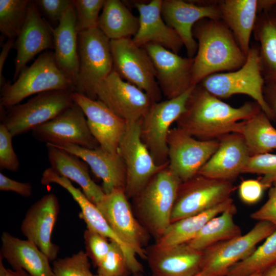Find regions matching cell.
I'll return each mask as SVG.
<instances>
[{
  "mask_svg": "<svg viewBox=\"0 0 276 276\" xmlns=\"http://www.w3.org/2000/svg\"><path fill=\"white\" fill-rule=\"evenodd\" d=\"M261 110L255 101L232 107L198 84L193 87L185 111L175 122L177 128L198 140H216L229 133L240 134L244 121Z\"/></svg>",
  "mask_w": 276,
  "mask_h": 276,
  "instance_id": "cell-1",
  "label": "cell"
},
{
  "mask_svg": "<svg viewBox=\"0 0 276 276\" xmlns=\"http://www.w3.org/2000/svg\"><path fill=\"white\" fill-rule=\"evenodd\" d=\"M193 34L198 44L192 68L193 85L209 75L237 70L245 63L246 56L221 19L199 20L193 27Z\"/></svg>",
  "mask_w": 276,
  "mask_h": 276,
  "instance_id": "cell-2",
  "label": "cell"
},
{
  "mask_svg": "<svg viewBox=\"0 0 276 276\" xmlns=\"http://www.w3.org/2000/svg\"><path fill=\"white\" fill-rule=\"evenodd\" d=\"M181 181L168 168L156 173L133 198V210L155 240L171 223V215Z\"/></svg>",
  "mask_w": 276,
  "mask_h": 276,
  "instance_id": "cell-3",
  "label": "cell"
},
{
  "mask_svg": "<svg viewBox=\"0 0 276 276\" xmlns=\"http://www.w3.org/2000/svg\"><path fill=\"white\" fill-rule=\"evenodd\" d=\"M75 91L74 83L57 65L53 52H44L24 68L12 84L1 87V107L8 108L36 94L57 90Z\"/></svg>",
  "mask_w": 276,
  "mask_h": 276,
  "instance_id": "cell-4",
  "label": "cell"
},
{
  "mask_svg": "<svg viewBox=\"0 0 276 276\" xmlns=\"http://www.w3.org/2000/svg\"><path fill=\"white\" fill-rule=\"evenodd\" d=\"M264 84L259 49L258 46L255 45L250 46L246 61L240 68L209 75L199 83L219 99L228 98L236 94L247 95L259 105L270 120H275L264 98Z\"/></svg>",
  "mask_w": 276,
  "mask_h": 276,
  "instance_id": "cell-5",
  "label": "cell"
},
{
  "mask_svg": "<svg viewBox=\"0 0 276 276\" xmlns=\"http://www.w3.org/2000/svg\"><path fill=\"white\" fill-rule=\"evenodd\" d=\"M79 70L75 91L97 100L96 89L114 70L110 40L98 28L78 33Z\"/></svg>",
  "mask_w": 276,
  "mask_h": 276,
  "instance_id": "cell-6",
  "label": "cell"
},
{
  "mask_svg": "<svg viewBox=\"0 0 276 276\" xmlns=\"http://www.w3.org/2000/svg\"><path fill=\"white\" fill-rule=\"evenodd\" d=\"M71 90H51L41 93L26 103L1 111V123L12 136L32 131L61 113L74 103Z\"/></svg>",
  "mask_w": 276,
  "mask_h": 276,
  "instance_id": "cell-7",
  "label": "cell"
},
{
  "mask_svg": "<svg viewBox=\"0 0 276 276\" xmlns=\"http://www.w3.org/2000/svg\"><path fill=\"white\" fill-rule=\"evenodd\" d=\"M194 86L175 98L153 102L140 120L142 141L159 167L168 165V133L171 125L185 111Z\"/></svg>",
  "mask_w": 276,
  "mask_h": 276,
  "instance_id": "cell-8",
  "label": "cell"
},
{
  "mask_svg": "<svg viewBox=\"0 0 276 276\" xmlns=\"http://www.w3.org/2000/svg\"><path fill=\"white\" fill-rule=\"evenodd\" d=\"M110 47L114 70L119 76L144 91L153 102L162 101L155 67L146 50L136 45L131 38L111 40Z\"/></svg>",
  "mask_w": 276,
  "mask_h": 276,
  "instance_id": "cell-9",
  "label": "cell"
},
{
  "mask_svg": "<svg viewBox=\"0 0 276 276\" xmlns=\"http://www.w3.org/2000/svg\"><path fill=\"white\" fill-rule=\"evenodd\" d=\"M275 229L268 222L258 221L246 234L210 246L202 251L199 273L206 276H225L232 266L248 257L257 244Z\"/></svg>",
  "mask_w": 276,
  "mask_h": 276,
  "instance_id": "cell-10",
  "label": "cell"
},
{
  "mask_svg": "<svg viewBox=\"0 0 276 276\" xmlns=\"http://www.w3.org/2000/svg\"><path fill=\"white\" fill-rule=\"evenodd\" d=\"M232 182L199 174L180 183L171 215V223L206 211L231 198Z\"/></svg>",
  "mask_w": 276,
  "mask_h": 276,
  "instance_id": "cell-11",
  "label": "cell"
},
{
  "mask_svg": "<svg viewBox=\"0 0 276 276\" xmlns=\"http://www.w3.org/2000/svg\"><path fill=\"white\" fill-rule=\"evenodd\" d=\"M96 205L119 238L136 256L146 259L145 247L150 235L134 215L125 190L119 189L105 194Z\"/></svg>",
  "mask_w": 276,
  "mask_h": 276,
  "instance_id": "cell-12",
  "label": "cell"
},
{
  "mask_svg": "<svg viewBox=\"0 0 276 276\" xmlns=\"http://www.w3.org/2000/svg\"><path fill=\"white\" fill-rule=\"evenodd\" d=\"M126 170L125 192L133 198L149 180L165 167L156 165L141 137L140 121L128 123L118 150Z\"/></svg>",
  "mask_w": 276,
  "mask_h": 276,
  "instance_id": "cell-13",
  "label": "cell"
},
{
  "mask_svg": "<svg viewBox=\"0 0 276 276\" xmlns=\"http://www.w3.org/2000/svg\"><path fill=\"white\" fill-rule=\"evenodd\" d=\"M168 168L185 181L197 175L219 146L218 139L198 140L177 127L167 137Z\"/></svg>",
  "mask_w": 276,
  "mask_h": 276,
  "instance_id": "cell-14",
  "label": "cell"
},
{
  "mask_svg": "<svg viewBox=\"0 0 276 276\" xmlns=\"http://www.w3.org/2000/svg\"><path fill=\"white\" fill-rule=\"evenodd\" d=\"M161 13L165 22L179 35L189 58L195 57L198 49L193 34L195 24L204 18L221 19L218 2L213 1L162 0Z\"/></svg>",
  "mask_w": 276,
  "mask_h": 276,
  "instance_id": "cell-15",
  "label": "cell"
},
{
  "mask_svg": "<svg viewBox=\"0 0 276 276\" xmlns=\"http://www.w3.org/2000/svg\"><path fill=\"white\" fill-rule=\"evenodd\" d=\"M97 100L128 123L140 121L154 102L144 91L123 80L113 70L97 87Z\"/></svg>",
  "mask_w": 276,
  "mask_h": 276,
  "instance_id": "cell-16",
  "label": "cell"
},
{
  "mask_svg": "<svg viewBox=\"0 0 276 276\" xmlns=\"http://www.w3.org/2000/svg\"><path fill=\"white\" fill-rule=\"evenodd\" d=\"M31 133L45 144L68 143L90 149L100 146L89 130L83 110L75 102L55 118L34 128Z\"/></svg>",
  "mask_w": 276,
  "mask_h": 276,
  "instance_id": "cell-17",
  "label": "cell"
},
{
  "mask_svg": "<svg viewBox=\"0 0 276 276\" xmlns=\"http://www.w3.org/2000/svg\"><path fill=\"white\" fill-rule=\"evenodd\" d=\"M143 47L153 62L157 83L166 99L178 97L194 86L192 83L194 58L182 57L154 44Z\"/></svg>",
  "mask_w": 276,
  "mask_h": 276,
  "instance_id": "cell-18",
  "label": "cell"
},
{
  "mask_svg": "<svg viewBox=\"0 0 276 276\" xmlns=\"http://www.w3.org/2000/svg\"><path fill=\"white\" fill-rule=\"evenodd\" d=\"M41 183L43 185L56 183L68 191L79 205L81 209L79 217L86 224L87 228L116 242L121 246L131 273L143 272V265L136 259L135 252L114 233L97 206L86 197L82 191L74 187L71 180L59 175L50 167L43 171Z\"/></svg>",
  "mask_w": 276,
  "mask_h": 276,
  "instance_id": "cell-19",
  "label": "cell"
},
{
  "mask_svg": "<svg viewBox=\"0 0 276 276\" xmlns=\"http://www.w3.org/2000/svg\"><path fill=\"white\" fill-rule=\"evenodd\" d=\"M73 98L83 110L89 130L100 146L110 153L118 154L128 122L99 100H93L75 91Z\"/></svg>",
  "mask_w": 276,
  "mask_h": 276,
  "instance_id": "cell-20",
  "label": "cell"
},
{
  "mask_svg": "<svg viewBox=\"0 0 276 276\" xmlns=\"http://www.w3.org/2000/svg\"><path fill=\"white\" fill-rule=\"evenodd\" d=\"M59 212L57 197L48 194L32 204L21 225L22 234L48 257L54 261L59 247L52 242V234Z\"/></svg>",
  "mask_w": 276,
  "mask_h": 276,
  "instance_id": "cell-21",
  "label": "cell"
},
{
  "mask_svg": "<svg viewBox=\"0 0 276 276\" xmlns=\"http://www.w3.org/2000/svg\"><path fill=\"white\" fill-rule=\"evenodd\" d=\"M218 140L220 143L218 149L197 174L232 182L242 173L250 155L240 133H229Z\"/></svg>",
  "mask_w": 276,
  "mask_h": 276,
  "instance_id": "cell-22",
  "label": "cell"
},
{
  "mask_svg": "<svg viewBox=\"0 0 276 276\" xmlns=\"http://www.w3.org/2000/svg\"><path fill=\"white\" fill-rule=\"evenodd\" d=\"M150 276H192L199 272L202 251L187 243L167 248L154 244L146 249Z\"/></svg>",
  "mask_w": 276,
  "mask_h": 276,
  "instance_id": "cell-23",
  "label": "cell"
},
{
  "mask_svg": "<svg viewBox=\"0 0 276 276\" xmlns=\"http://www.w3.org/2000/svg\"><path fill=\"white\" fill-rule=\"evenodd\" d=\"M162 3V0H152L146 4L135 3L139 13V27L132 39L140 47L152 43L178 54L183 44L176 31L163 19Z\"/></svg>",
  "mask_w": 276,
  "mask_h": 276,
  "instance_id": "cell-24",
  "label": "cell"
},
{
  "mask_svg": "<svg viewBox=\"0 0 276 276\" xmlns=\"http://www.w3.org/2000/svg\"><path fill=\"white\" fill-rule=\"evenodd\" d=\"M47 144L68 151L84 160L93 173L102 180V189L106 194L119 189L125 190V167L119 154L110 153L100 146L90 149L68 143Z\"/></svg>",
  "mask_w": 276,
  "mask_h": 276,
  "instance_id": "cell-25",
  "label": "cell"
},
{
  "mask_svg": "<svg viewBox=\"0 0 276 276\" xmlns=\"http://www.w3.org/2000/svg\"><path fill=\"white\" fill-rule=\"evenodd\" d=\"M50 31V26L41 18L34 1H30L25 22L15 42L14 79L36 55L47 49H54Z\"/></svg>",
  "mask_w": 276,
  "mask_h": 276,
  "instance_id": "cell-26",
  "label": "cell"
},
{
  "mask_svg": "<svg viewBox=\"0 0 276 276\" xmlns=\"http://www.w3.org/2000/svg\"><path fill=\"white\" fill-rule=\"evenodd\" d=\"M50 29L53 39L56 62L74 83L75 87L79 70V59L76 16L73 3L67 9L58 26L55 29L50 26Z\"/></svg>",
  "mask_w": 276,
  "mask_h": 276,
  "instance_id": "cell-27",
  "label": "cell"
},
{
  "mask_svg": "<svg viewBox=\"0 0 276 276\" xmlns=\"http://www.w3.org/2000/svg\"><path fill=\"white\" fill-rule=\"evenodd\" d=\"M0 257L13 269H21L31 276H53L50 260L33 243L5 232L1 236Z\"/></svg>",
  "mask_w": 276,
  "mask_h": 276,
  "instance_id": "cell-28",
  "label": "cell"
},
{
  "mask_svg": "<svg viewBox=\"0 0 276 276\" xmlns=\"http://www.w3.org/2000/svg\"><path fill=\"white\" fill-rule=\"evenodd\" d=\"M51 168L59 175L76 182L86 197L95 205L105 193L94 182L89 173L88 165L80 157L68 151L45 144Z\"/></svg>",
  "mask_w": 276,
  "mask_h": 276,
  "instance_id": "cell-29",
  "label": "cell"
},
{
  "mask_svg": "<svg viewBox=\"0 0 276 276\" xmlns=\"http://www.w3.org/2000/svg\"><path fill=\"white\" fill-rule=\"evenodd\" d=\"M221 20L233 33L246 56L259 14L258 0H224L218 2Z\"/></svg>",
  "mask_w": 276,
  "mask_h": 276,
  "instance_id": "cell-30",
  "label": "cell"
},
{
  "mask_svg": "<svg viewBox=\"0 0 276 276\" xmlns=\"http://www.w3.org/2000/svg\"><path fill=\"white\" fill-rule=\"evenodd\" d=\"M235 206L231 197L206 211L171 222L154 245L167 248L187 243L209 220Z\"/></svg>",
  "mask_w": 276,
  "mask_h": 276,
  "instance_id": "cell-31",
  "label": "cell"
},
{
  "mask_svg": "<svg viewBox=\"0 0 276 276\" xmlns=\"http://www.w3.org/2000/svg\"><path fill=\"white\" fill-rule=\"evenodd\" d=\"M252 33L259 42L265 83H276V13L271 10L259 13Z\"/></svg>",
  "mask_w": 276,
  "mask_h": 276,
  "instance_id": "cell-32",
  "label": "cell"
},
{
  "mask_svg": "<svg viewBox=\"0 0 276 276\" xmlns=\"http://www.w3.org/2000/svg\"><path fill=\"white\" fill-rule=\"evenodd\" d=\"M97 28L110 40L131 38L137 33L139 19L119 0H105Z\"/></svg>",
  "mask_w": 276,
  "mask_h": 276,
  "instance_id": "cell-33",
  "label": "cell"
},
{
  "mask_svg": "<svg viewBox=\"0 0 276 276\" xmlns=\"http://www.w3.org/2000/svg\"><path fill=\"white\" fill-rule=\"evenodd\" d=\"M236 212L235 206L213 218L187 244L194 249L203 251L216 243L242 235L234 221Z\"/></svg>",
  "mask_w": 276,
  "mask_h": 276,
  "instance_id": "cell-34",
  "label": "cell"
},
{
  "mask_svg": "<svg viewBox=\"0 0 276 276\" xmlns=\"http://www.w3.org/2000/svg\"><path fill=\"white\" fill-rule=\"evenodd\" d=\"M240 134L250 156L269 153L276 149V129L262 110L244 121Z\"/></svg>",
  "mask_w": 276,
  "mask_h": 276,
  "instance_id": "cell-35",
  "label": "cell"
},
{
  "mask_svg": "<svg viewBox=\"0 0 276 276\" xmlns=\"http://www.w3.org/2000/svg\"><path fill=\"white\" fill-rule=\"evenodd\" d=\"M276 264V229L246 259L232 266L225 276L262 273Z\"/></svg>",
  "mask_w": 276,
  "mask_h": 276,
  "instance_id": "cell-36",
  "label": "cell"
},
{
  "mask_svg": "<svg viewBox=\"0 0 276 276\" xmlns=\"http://www.w3.org/2000/svg\"><path fill=\"white\" fill-rule=\"evenodd\" d=\"M29 0H0V31L8 39H15L25 22Z\"/></svg>",
  "mask_w": 276,
  "mask_h": 276,
  "instance_id": "cell-37",
  "label": "cell"
},
{
  "mask_svg": "<svg viewBox=\"0 0 276 276\" xmlns=\"http://www.w3.org/2000/svg\"><path fill=\"white\" fill-rule=\"evenodd\" d=\"M52 270L53 276H94L88 257L83 251L54 260Z\"/></svg>",
  "mask_w": 276,
  "mask_h": 276,
  "instance_id": "cell-38",
  "label": "cell"
},
{
  "mask_svg": "<svg viewBox=\"0 0 276 276\" xmlns=\"http://www.w3.org/2000/svg\"><path fill=\"white\" fill-rule=\"evenodd\" d=\"M131 273L121 246L110 240L109 250L97 266V274L102 276H128Z\"/></svg>",
  "mask_w": 276,
  "mask_h": 276,
  "instance_id": "cell-39",
  "label": "cell"
},
{
  "mask_svg": "<svg viewBox=\"0 0 276 276\" xmlns=\"http://www.w3.org/2000/svg\"><path fill=\"white\" fill-rule=\"evenodd\" d=\"M105 2V0H73L78 33L97 28L100 12Z\"/></svg>",
  "mask_w": 276,
  "mask_h": 276,
  "instance_id": "cell-40",
  "label": "cell"
},
{
  "mask_svg": "<svg viewBox=\"0 0 276 276\" xmlns=\"http://www.w3.org/2000/svg\"><path fill=\"white\" fill-rule=\"evenodd\" d=\"M242 173L263 175L260 179L266 189L276 181V154L266 153L250 156Z\"/></svg>",
  "mask_w": 276,
  "mask_h": 276,
  "instance_id": "cell-41",
  "label": "cell"
},
{
  "mask_svg": "<svg viewBox=\"0 0 276 276\" xmlns=\"http://www.w3.org/2000/svg\"><path fill=\"white\" fill-rule=\"evenodd\" d=\"M84 239L86 254L97 267L107 254L110 241H108L107 238L87 228L84 232Z\"/></svg>",
  "mask_w": 276,
  "mask_h": 276,
  "instance_id": "cell-42",
  "label": "cell"
},
{
  "mask_svg": "<svg viewBox=\"0 0 276 276\" xmlns=\"http://www.w3.org/2000/svg\"><path fill=\"white\" fill-rule=\"evenodd\" d=\"M13 136L5 125L0 124V168L12 172L19 168V161L12 146Z\"/></svg>",
  "mask_w": 276,
  "mask_h": 276,
  "instance_id": "cell-43",
  "label": "cell"
},
{
  "mask_svg": "<svg viewBox=\"0 0 276 276\" xmlns=\"http://www.w3.org/2000/svg\"><path fill=\"white\" fill-rule=\"evenodd\" d=\"M250 217L258 221H267L276 227V181L270 187L268 199Z\"/></svg>",
  "mask_w": 276,
  "mask_h": 276,
  "instance_id": "cell-44",
  "label": "cell"
},
{
  "mask_svg": "<svg viewBox=\"0 0 276 276\" xmlns=\"http://www.w3.org/2000/svg\"><path fill=\"white\" fill-rule=\"evenodd\" d=\"M34 2L50 19L58 22L73 4V1L70 0H37Z\"/></svg>",
  "mask_w": 276,
  "mask_h": 276,
  "instance_id": "cell-45",
  "label": "cell"
},
{
  "mask_svg": "<svg viewBox=\"0 0 276 276\" xmlns=\"http://www.w3.org/2000/svg\"><path fill=\"white\" fill-rule=\"evenodd\" d=\"M266 188L260 180H243L239 187V194L241 200L247 204H254L261 198Z\"/></svg>",
  "mask_w": 276,
  "mask_h": 276,
  "instance_id": "cell-46",
  "label": "cell"
},
{
  "mask_svg": "<svg viewBox=\"0 0 276 276\" xmlns=\"http://www.w3.org/2000/svg\"><path fill=\"white\" fill-rule=\"evenodd\" d=\"M0 190L12 191L22 196L29 197L32 195V186L30 183L16 181L0 173Z\"/></svg>",
  "mask_w": 276,
  "mask_h": 276,
  "instance_id": "cell-47",
  "label": "cell"
},
{
  "mask_svg": "<svg viewBox=\"0 0 276 276\" xmlns=\"http://www.w3.org/2000/svg\"><path fill=\"white\" fill-rule=\"evenodd\" d=\"M263 95L267 106L276 120V83H265Z\"/></svg>",
  "mask_w": 276,
  "mask_h": 276,
  "instance_id": "cell-48",
  "label": "cell"
},
{
  "mask_svg": "<svg viewBox=\"0 0 276 276\" xmlns=\"http://www.w3.org/2000/svg\"><path fill=\"white\" fill-rule=\"evenodd\" d=\"M15 39H7L4 44L0 54V86L1 88L7 83L3 75V67L6 59L8 56L9 52L14 44Z\"/></svg>",
  "mask_w": 276,
  "mask_h": 276,
  "instance_id": "cell-49",
  "label": "cell"
},
{
  "mask_svg": "<svg viewBox=\"0 0 276 276\" xmlns=\"http://www.w3.org/2000/svg\"><path fill=\"white\" fill-rule=\"evenodd\" d=\"M3 258L0 257V276H31L24 269H10L6 268L2 261Z\"/></svg>",
  "mask_w": 276,
  "mask_h": 276,
  "instance_id": "cell-50",
  "label": "cell"
},
{
  "mask_svg": "<svg viewBox=\"0 0 276 276\" xmlns=\"http://www.w3.org/2000/svg\"><path fill=\"white\" fill-rule=\"evenodd\" d=\"M260 276H276V264L263 271Z\"/></svg>",
  "mask_w": 276,
  "mask_h": 276,
  "instance_id": "cell-51",
  "label": "cell"
},
{
  "mask_svg": "<svg viewBox=\"0 0 276 276\" xmlns=\"http://www.w3.org/2000/svg\"><path fill=\"white\" fill-rule=\"evenodd\" d=\"M270 10H271L272 11H273L274 13H276V5H274V6H273V7L271 8Z\"/></svg>",
  "mask_w": 276,
  "mask_h": 276,
  "instance_id": "cell-52",
  "label": "cell"
},
{
  "mask_svg": "<svg viewBox=\"0 0 276 276\" xmlns=\"http://www.w3.org/2000/svg\"><path fill=\"white\" fill-rule=\"evenodd\" d=\"M132 276H143V275L142 274V273L140 272V273H137L135 274H132Z\"/></svg>",
  "mask_w": 276,
  "mask_h": 276,
  "instance_id": "cell-53",
  "label": "cell"
},
{
  "mask_svg": "<svg viewBox=\"0 0 276 276\" xmlns=\"http://www.w3.org/2000/svg\"><path fill=\"white\" fill-rule=\"evenodd\" d=\"M192 276H206V275H203V274L198 272V273H196V274H194V275H193Z\"/></svg>",
  "mask_w": 276,
  "mask_h": 276,
  "instance_id": "cell-54",
  "label": "cell"
},
{
  "mask_svg": "<svg viewBox=\"0 0 276 276\" xmlns=\"http://www.w3.org/2000/svg\"><path fill=\"white\" fill-rule=\"evenodd\" d=\"M260 273H258V274H252V275H249V276H260Z\"/></svg>",
  "mask_w": 276,
  "mask_h": 276,
  "instance_id": "cell-55",
  "label": "cell"
},
{
  "mask_svg": "<svg viewBox=\"0 0 276 276\" xmlns=\"http://www.w3.org/2000/svg\"><path fill=\"white\" fill-rule=\"evenodd\" d=\"M94 276H102V275H99V274H96V275H94Z\"/></svg>",
  "mask_w": 276,
  "mask_h": 276,
  "instance_id": "cell-56",
  "label": "cell"
}]
</instances>
